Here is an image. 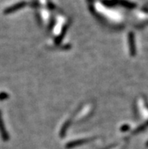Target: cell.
Wrapping results in <instances>:
<instances>
[{
  "instance_id": "obj_1",
  "label": "cell",
  "mask_w": 148,
  "mask_h": 149,
  "mask_svg": "<svg viewBox=\"0 0 148 149\" xmlns=\"http://www.w3.org/2000/svg\"><path fill=\"white\" fill-rule=\"evenodd\" d=\"M2 115H1V113H0V135L2 136V138L4 140H7L8 139V135L7 134V132L6 131V128L4 127L3 120L2 119Z\"/></svg>"
}]
</instances>
